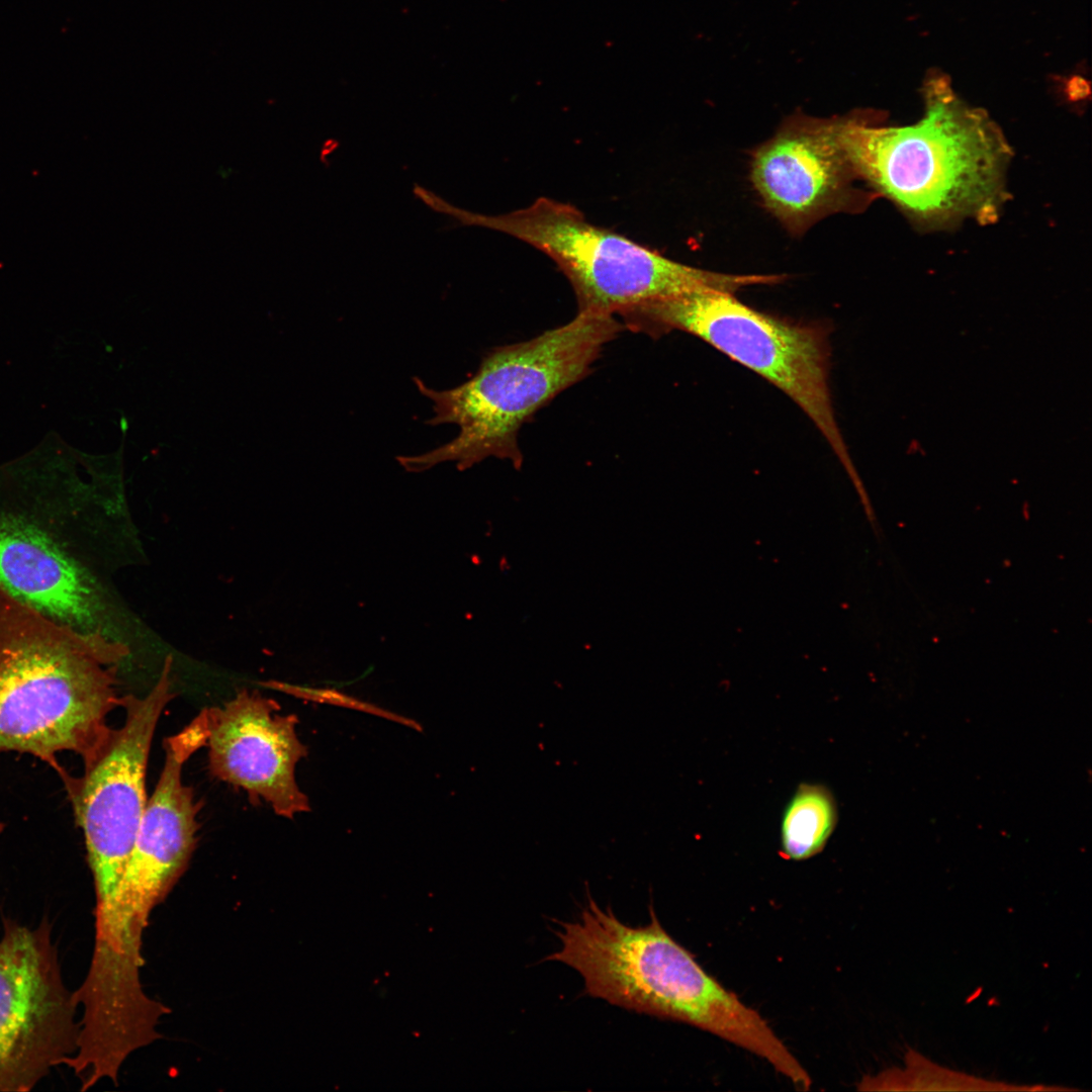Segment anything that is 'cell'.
<instances>
[{
	"label": "cell",
	"mask_w": 1092,
	"mask_h": 1092,
	"mask_svg": "<svg viewBox=\"0 0 1092 1092\" xmlns=\"http://www.w3.org/2000/svg\"><path fill=\"white\" fill-rule=\"evenodd\" d=\"M630 926L589 896L578 918L558 922L560 948L546 958L575 970L584 992L608 1003L689 1023L749 1052L767 1042L770 1027L725 989L661 926Z\"/></svg>",
	"instance_id": "277c9868"
},
{
	"label": "cell",
	"mask_w": 1092,
	"mask_h": 1092,
	"mask_svg": "<svg viewBox=\"0 0 1092 1092\" xmlns=\"http://www.w3.org/2000/svg\"><path fill=\"white\" fill-rule=\"evenodd\" d=\"M127 653L122 642L88 639L0 588V753L30 754L63 778L59 753L83 760L107 735Z\"/></svg>",
	"instance_id": "6da1fadb"
},
{
	"label": "cell",
	"mask_w": 1092,
	"mask_h": 1092,
	"mask_svg": "<svg viewBox=\"0 0 1092 1092\" xmlns=\"http://www.w3.org/2000/svg\"><path fill=\"white\" fill-rule=\"evenodd\" d=\"M206 708L163 741L164 764L147 800L123 872L120 897L125 942L140 951L153 910L163 902L188 868L197 845L201 802L183 782L189 758L206 746Z\"/></svg>",
	"instance_id": "30bf717a"
},
{
	"label": "cell",
	"mask_w": 1092,
	"mask_h": 1092,
	"mask_svg": "<svg viewBox=\"0 0 1092 1092\" xmlns=\"http://www.w3.org/2000/svg\"><path fill=\"white\" fill-rule=\"evenodd\" d=\"M928 97L925 116L912 125H879L868 113L836 118L856 177L922 226L995 218L1010 158L1001 130L946 91Z\"/></svg>",
	"instance_id": "7a4b0ae2"
},
{
	"label": "cell",
	"mask_w": 1092,
	"mask_h": 1092,
	"mask_svg": "<svg viewBox=\"0 0 1092 1092\" xmlns=\"http://www.w3.org/2000/svg\"><path fill=\"white\" fill-rule=\"evenodd\" d=\"M443 213L464 225L515 237L550 257L570 282L578 311L607 314L702 290L734 293L768 284V275H733L681 264L625 236L589 222L576 207L540 197L528 207L486 215L447 203Z\"/></svg>",
	"instance_id": "52a82bcc"
},
{
	"label": "cell",
	"mask_w": 1092,
	"mask_h": 1092,
	"mask_svg": "<svg viewBox=\"0 0 1092 1092\" xmlns=\"http://www.w3.org/2000/svg\"><path fill=\"white\" fill-rule=\"evenodd\" d=\"M838 819L830 790L820 784H801L787 804L781 823V851L785 858L804 860L818 854Z\"/></svg>",
	"instance_id": "4fadbf2b"
},
{
	"label": "cell",
	"mask_w": 1092,
	"mask_h": 1092,
	"mask_svg": "<svg viewBox=\"0 0 1092 1092\" xmlns=\"http://www.w3.org/2000/svg\"><path fill=\"white\" fill-rule=\"evenodd\" d=\"M3 829H4V824L0 822V835H1V834H2V832H3Z\"/></svg>",
	"instance_id": "9a60e30c"
},
{
	"label": "cell",
	"mask_w": 1092,
	"mask_h": 1092,
	"mask_svg": "<svg viewBox=\"0 0 1092 1092\" xmlns=\"http://www.w3.org/2000/svg\"><path fill=\"white\" fill-rule=\"evenodd\" d=\"M75 990L66 986L51 923L3 920L0 936V1091L33 1089L77 1051Z\"/></svg>",
	"instance_id": "9c48e42d"
},
{
	"label": "cell",
	"mask_w": 1092,
	"mask_h": 1092,
	"mask_svg": "<svg viewBox=\"0 0 1092 1092\" xmlns=\"http://www.w3.org/2000/svg\"><path fill=\"white\" fill-rule=\"evenodd\" d=\"M206 714L212 777L242 789L252 803L265 802L278 816L292 819L310 810L295 780L296 764L308 753L296 733V715H282L276 701L248 690Z\"/></svg>",
	"instance_id": "8fae6325"
},
{
	"label": "cell",
	"mask_w": 1092,
	"mask_h": 1092,
	"mask_svg": "<svg viewBox=\"0 0 1092 1092\" xmlns=\"http://www.w3.org/2000/svg\"><path fill=\"white\" fill-rule=\"evenodd\" d=\"M861 1090L883 1091H1053L1064 1090L1051 1086H1018L991 1081L936 1065L916 1051H909L904 1067L893 1068L875 1077H864ZM1067 1090V1088L1065 1089Z\"/></svg>",
	"instance_id": "5bb4252c"
},
{
	"label": "cell",
	"mask_w": 1092,
	"mask_h": 1092,
	"mask_svg": "<svg viewBox=\"0 0 1092 1092\" xmlns=\"http://www.w3.org/2000/svg\"><path fill=\"white\" fill-rule=\"evenodd\" d=\"M751 178L766 207L795 233L867 202L853 188L857 177L838 140L836 118L792 116L755 152Z\"/></svg>",
	"instance_id": "7c38bea8"
},
{
	"label": "cell",
	"mask_w": 1092,
	"mask_h": 1092,
	"mask_svg": "<svg viewBox=\"0 0 1092 1092\" xmlns=\"http://www.w3.org/2000/svg\"><path fill=\"white\" fill-rule=\"evenodd\" d=\"M619 315L625 329L653 339L675 330L694 335L772 383L811 419L859 497L866 495L835 418L824 325L758 311L733 293L716 289L650 301Z\"/></svg>",
	"instance_id": "8992f818"
},
{
	"label": "cell",
	"mask_w": 1092,
	"mask_h": 1092,
	"mask_svg": "<svg viewBox=\"0 0 1092 1092\" xmlns=\"http://www.w3.org/2000/svg\"><path fill=\"white\" fill-rule=\"evenodd\" d=\"M97 499L68 480L0 483V588L92 640L114 639Z\"/></svg>",
	"instance_id": "5b68a950"
},
{
	"label": "cell",
	"mask_w": 1092,
	"mask_h": 1092,
	"mask_svg": "<svg viewBox=\"0 0 1092 1092\" xmlns=\"http://www.w3.org/2000/svg\"><path fill=\"white\" fill-rule=\"evenodd\" d=\"M172 658L143 696L122 697L123 724L109 729L85 759L80 777L61 778L82 830L95 898L120 892L121 880L147 803L146 774L159 719L175 696Z\"/></svg>",
	"instance_id": "ba28073f"
},
{
	"label": "cell",
	"mask_w": 1092,
	"mask_h": 1092,
	"mask_svg": "<svg viewBox=\"0 0 1092 1092\" xmlns=\"http://www.w3.org/2000/svg\"><path fill=\"white\" fill-rule=\"evenodd\" d=\"M625 330L612 314L581 310L560 327L520 343L492 349L460 385L436 390L414 378L432 401L431 426L455 424L450 442L423 454L397 456L410 472L453 461L465 470L482 460H509L519 469V432L559 393L585 378L605 346Z\"/></svg>",
	"instance_id": "3957f363"
}]
</instances>
